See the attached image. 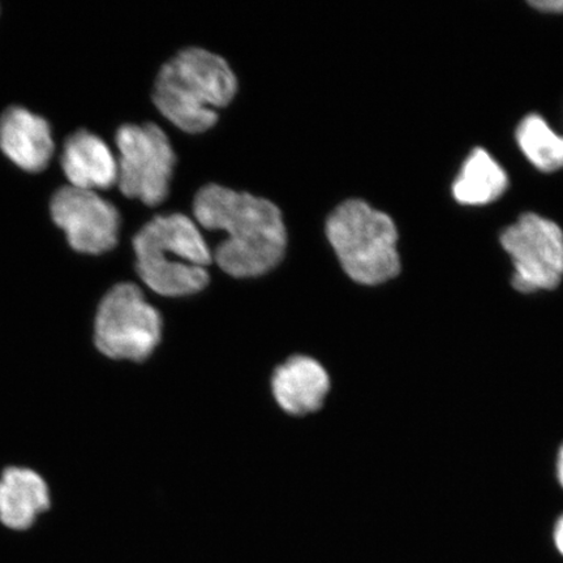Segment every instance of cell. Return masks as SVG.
<instances>
[{"mask_svg": "<svg viewBox=\"0 0 563 563\" xmlns=\"http://www.w3.org/2000/svg\"><path fill=\"white\" fill-rule=\"evenodd\" d=\"M137 273L154 292L188 297L209 284L213 255L197 224L186 214L154 217L133 238Z\"/></svg>", "mask_w": 563, "mask_h": 563, "instance_id": "3", "label": "cell"}, {"mask_svg": "<svg viewBox=\"0 0 563 563\" xmlns=\"http://www.w3.org/2000/svg\"><path fill=\"white\" fill-rule=\"evenodd\" d=\"M238 80L221 55L187 47L161 67L153 101L161 114L178 129L200 133L218 121V108L234 98Z\"/></svg>", "mask_w": 563, "mask_h": 563, "instance_id": "2", "label": "cell"}, {"mask_svg": "<svg viewBox=\"0 0 563 563\" xmlns=\"http://www.w3.org/2000/svg\"><path fill=\"white\" fill-rule=\"evenodd\" d=\"M51 506L47 484L30 468H7L0 478V520L12 530H26Z\"/></svg>", "mask_w": 563, "mask_h": 563, "instance_id": "12", "label": "cell"}, {"mask_svg": "<svg viewBox=\"0 0 563 563\" xmlns=\"http://www.w3.org/2000/svg\"><path fill=\"white\" fill-rule=\"evenodd\" d=\"M554 545L563 558V516L558 520L553 531Z\"/></svg>", "mask_w": 563, "mask_h": 563, "instance_id": "16", "label": "cell"}, {"mask_svg": "<svg viewBox=\"0 0 563 563\" xmlns=\"http://www.w3.org/2000/svg\"><path fill=\"white\" fill-rule=\"evenodd\" d=\"M517 143L531 164L543 173L563 168V137L538 114L527 115L519 123Z\"/></svg>", "mask_w": 563, "mask_h": 563, "instance_id": "14", "label": "cell"}, {"mask_svg": "<svg viewBox=\"0 0 563 563\" xmlns=\"http://www.w3.org/2000/svg\"><path fill=\"white\" fill-rule=\"evenodd\" d=\"M325 229L343 271L352 280L376 286L398 276V231L384 211L373 209L362 199H350L332 211Z\"/></svg>", "mask_w": 563, "mask_h": 563, "instance_id": "4", "label": "cell"}, {"mask_svg": "<svg viewBox=\"0 0 563 563\" xmlns=\"http://www.w3.org/2000/svg\"><path fill=\"white\" fill-rule=\"evenodd\" d=\"M558 476L559 482L563 488V446L560 449L559 457H558Z\"/></svg>", "mask_w": 563, "mask_h": 563, "instance_id": "17", "label": "cell"}, {"mask_svg": "<svg viewBox=\"0 0 563 563\" xmlns=\"http://www.w3.org/2000/svg\"><path fill=\"white\" fill-rule=\"evenodd\" d=\"M51 211L56 227L66 232L77 252L101 255L118 243L121 214L96 191L62 187L53 196Z\"/></svg>", "mask_w": 563, "mask_h": 563, "instance_id": "8", "label": "cell"}, {"mask_svg": "<svg viewBox=\"0 0 563 563\" xmlns=\"http://www.w3.org/2000/svg\"><path fill=\"white\" fill-rule=\"evenodd\" d=\"M0 150L23 170L40 173L54 153L51 124L21 106H12L0 117Z\"/></svg>", "mask_w": 563, "mask_h": 563, "instance_id": "9", "label": "cell"}, {"mask_svg": "<svg viewBox=\"0 0 563 563\" xmlns=\"http://www.w3.org/2000/svg\"><path fill=\"white\" fill-rule=\"evenodd\" d=\"M121 192L156 207L168 195L176 154L164 130L154 123L124 124L117 132Z\"/></svg>", "mask_w": 563, "mask_h": 563, "instance_id": "6", "label": "cell"}, {"mask_svg": "<svg viewBox=\"0 0 563 563\" xmlns=\"http://www.w3.org/2000/svg\"><path fill=\"white\" fill-rule=\"evenodd\" d=\"M272 389L282 410L294 417H305L322 407L330 389V378L314 358L298 355L288 358L274 372Z\"/></svg>", "mask_w": 563, "mask_h": 563, "instance_id": "10", "label": "cell"}, {"mask_svg": "<svg viewBox=\"0 0 563 563\" xmlns=\"http://www.w3.org/2000/svg\"><path fill=\"white\" fill-rule=\"evenodd\" d=\"M194 214L202 228L227 232L213 258L231 277L263 276L285 256L284 217L276 203L264 197L209 183L195 196Z\"/></svg>", "mask_w": 563, "mask_h": 563, "instance_id": "1", "label": "cell"}, {"mask_svg": "<svg viewBox=\"0 0 563 563\" xmlns=\"http://www.w3.org/2000/svg\"><path fill=\"white\" fill-rule=\"evenodd\" d=\"M501 244L511 258L512 286L518 291H551L561 284L563 231L558 223L526 213L505 229Z\"/></svg>", "mask_w": 563, "mask_h": 563, "instance_id": "7", "label": "cell"}, {"mask_svg": "<svg viewBox=\"0 0 563 563\" xmlns=\"http://www.w3.org/2000/svg\"><path fill=\"white\" fill-rule=\"evenodd\" d=\"M60 164L69 186L97 192V189L117 185V157L93 132L80 130L73 133L63 147Z\"/></svg>", "mask_w": 563, "mask_h": 563, "instance_id": "11", "label": "cell"}, {"mask_svg": "<svg viewBox=\"0 0 563 563\" xmlns=\"http://www.w3.org/2000/svg\"><path fill=\"white\" fill-rule=\"evenodd\" d=\"M161 336V314L139 286L119 284L104 295L95 327L96 346L103 355L143 362L156 350Z\"/></svg>", "mask_w": 563, "mask_h": 563, "instance_id": "5", "label": "cell"}, {"mask_svg": "<svg viewBox=\"0 0 563 563\" xmlns=\"http://www.w3.org/2000/svg\"><path fill=\"white\" fill-rule=\"evenodd\" d=\"M509 187L508 174L487 151L476 147L470 154L453 185L454 199L466 207L496 201Z\"/></svg>", "mask_w": 563, "mask_h": 563, "instance_id": "13", "label": "cell"}, {"mask_svg": "<svg viewBox=\"0 0 563 563\" xmlns=\"http://www.w3.org/2000/svg\"><path fill=\"white\" fill-rule=\"evenodd\" d=\"M533 9L547 13H563V0H539L530 2Z\"/></svg>", "mask_w": 563, "mask_h": 563, "instance_id": "15", "label": "cell"}]
</instances>
